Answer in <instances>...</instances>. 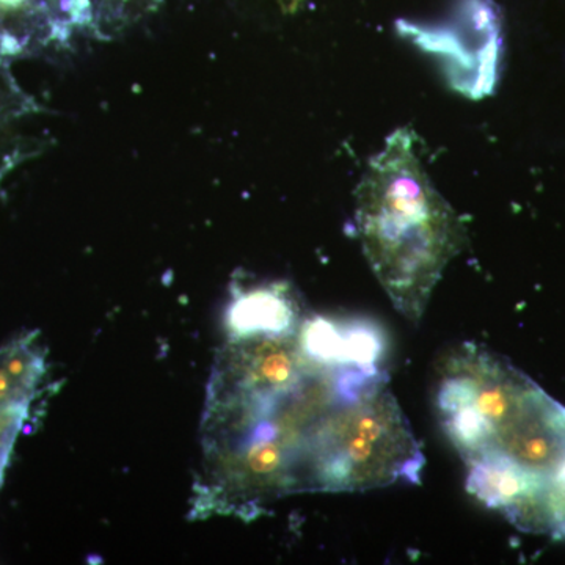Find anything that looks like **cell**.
<instances>
[{
  "mask_svg": "<svg viewBox=\"0 0 565 565\" xmlns=\"http://www.w3.org/2000/svg\"><path fill=\"white\" fill-rule=\"evenodd\" d=\"M399 32L440 63L451 88L471 99L493 93L503 58V24L493 0H456L440 24L401 21Z\"/></svg>",
  "mask_w": 565,
  "mask_h": 565,
  "instance_id": "obj_4",
  "label": "cell"
},
{
  "mask_svg": "<svg viewBox=\"0 0 565 565\" xmlns=\"http://www.w3.org/2000/svg\"><path fill=\"white\" fill-rule=\"evenodd\" d=\"M195 511L252 519L296 493L379 489L397 455L384 366L302 360L263 388L210 386Z\"/></svg>",
  "mask_w": 565,
  "mask_h": 565,
  "instance_id": "obj_1",
  "label": "cell"
},
{
  "mask_svg": "<svg viewBox=\"0 0 565 565\" xmlns=\"http://www.w3.org/2000/svg\"><path fill=\"white\" fill-rule=\"evenodd\" d=\"M355 199L356 228L375 278L401 315L422 321L467 232L424 170L411 129L394 131L371 159Z\"/></svg>",
  "mask_w": 565,
  "mask_h": 565,
  "instance_id": "obj_3",
  "label": "cell"
},
{
  "mask_svg": "<svg viewBox=\"0 0 565 565\" xmlns=\"http://www.w3.org/2000/svg\"><path fill=\"white\" fill-rule=\"evenodd\" d=\"M300 323L299 305L285 282L239 291L226 311L232 338L280 337L296 332Z\"/></svg>",
  "mask_w": 565,
  "mask_h": 565,
  "instance_id": "obj_5",
  "label": "cell"
},
{
  "mask_svg": "<svg viewBox=\"0 0 565 565\" xmlns=\"http://www.w3.org/2000/svg\"><path fill=\"white\" fill-rule=\"evenodd\" d=\"M435 407L468 492L520 531L565 539V405L508 360L463 344L441 364Z\"/></svg>",
  "mask_w": 565,
  "mask_h": 565,
  "instance_id": "obj_2",
  "label": "cell"
}]
</instances>
